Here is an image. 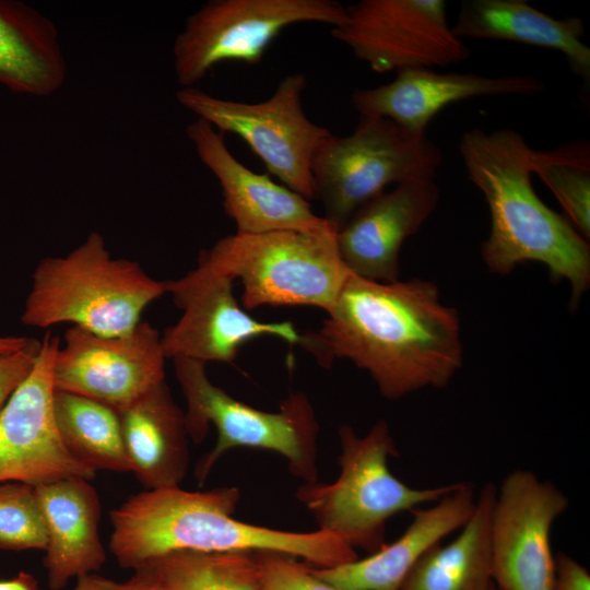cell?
Segmentation results:
<instances>
[{
	"instance_id": "1",
	"label": "cell",
	"mask_w": 590,
	"mask_h": 590,
	"mask_svg": "<svg viewBox=\"0 0 590 590\" xmlns=\"http://www.w3.org/2000/svg\"><path fill=\"white\" fill-rule=\"evenodd\" d=\"M327 314L299 345L321 367L350 359L389 400L445 387L462 366L458 311L430 281L381 283L352 273Z\"/></svg>"
},
{
	"instance_id": "2",
	"label": "cell",
	"mask_w": 590,
	"mask_h": 590,
	"mask_svg": "<svg viewBox=\"0 0 590 590\" xmlns=\"http://www.w3.org/2000/svg\"><path fill=\"white\" fill-rule=\"evenodd\" d=\"M532 151L526 138L510 128L489 132L472 128L460 138L468 178L483 193L491 214L481 255L488 270L502 275L523 262L543 263L553 282H569L574 311L590 284L589 240L536 194Z\"/></svg>"
},
{
	"instance_id": "3",
	"label": "cell",
	"mask_w": 590,
	"mask_h": 590,
	"mask_svg": "<svg viewBox=\"0 0 590 590\" xmlns=\"http://www.w3.org/2000/svg\"><path fill=\"white\" fill-rule=\"evenodd\" d=\"M239 498L236 487L191 492L178 486L140 492L110 512V553L122 568L133 571L174 551H274L318 568L358 558L353 547L321 530L291 532L237 520L233 514Z\"/></svg>"
},
{
	"instance_id": "4",
	"label": "cell",
	"mask_w": 590,
	"mask_h": 590,
	"mask_svg": "<svg viewBox=\"0 0 590 590\" xmlns=\"http://www.w3.org/2000/svg\"><path fill=\"white\" fill-rule=\"evenodd\" d=\"M165 293L166 282L135 261L111 257L103 235L91 232L68 255L39 262L21 321L37 328L71 322L99 335H121Z\"/></svg>"
},
{
	"instance_id": "5",
	"label": "cell",
	"mask_w": 590,
	"mask_h": 590,
	"mask_svg": "<svg viewBox=\"0 0 590 590\" xmlns=\"http://www.w3.org/2000/svg\"><path fill=\"white\" fill-rule=\"evenodd\" d=\"M340 474L330 484L305 483L296 498L312 514L319 530L370 553L385 543L387 521L394 515L435 503L457 483L429 488L408 486L388 468L398 456L388 423L379 420L363 437L352 426L339 428Z\"/></svg>"
},
{
	"instance_id": "6",
	"label": "cell",
	"mask_w": 590,
	"mask_h": 590,
	"mask_svg": "<svg viewBox=\"0 0 590 590\" xmlns=\"http://www.w3.org/2000/svg\"><path fill=\"white\" fill-rule=\"evenodd\" d=\"M337 234V229L235 233L202 250L198 263L239 279L247 310L311 306L327 311L352 274L341 259Z\"/></svg>"
},
{
	"instance_id": "7",
	"label": "cell",
	"mask_w": 590,
	"mask_h": 590,
	"mask_svg": "<svg viewBox=\"0 0 590 590\" xmlns=\"http://www.w3.org/2000/svg\"><path fill=\"white\" fill-rule=\"evenodd\" d=\"M173 359L187 403L188 436L198 444L205 438L210 425L217 432L215 446L196 465L194 475L200 484L226 451L238 447L274 451L287 461L293 475L305 483L317 481L319 424L305 393L290 394L278 412L262 411L213 385L204 363L187 357Z\"/></svg>"
},
{
	"instance_id": "8",
	"label": "cell",
	"mask_w": 590,
	"mask_h": 590,
	"mask_svg": "<svg viewBox=\"0 0 590 590\" xmlns=\"http://www.w3.org/2000/svg\"><path fill=\"white\" fill-rule=\"evenodd\" d=\"M442 153L426 133L408 131L382 117L359 116L352 133H331L317 150L311 177L324 219L338 231L389 185L434 179Z\"/></svg>"
},
{
	"instance_id": "9",
	"label": "cell",
	"mask_w": 590,
	"mask_h": 590,
	"mask_svg": "<svg viewBox=\"0 0 590 590\" xmlns=\"http://www.w3.org/2000/svg\"><path fill=\"white\" fill-rule=\"evenodd\" d=\"M306 85V75L295 72L283 78L273 94L259 103L221 98L197 86L181 87L176 99L220 133L243 139L270 174L310 200L315 199L312 160L331 132L306 116L302 106Z\"/></svg>"
},
{
	"instance_id": "10",
	"label": "cell",
	"mask_w": 590,
	"mask_h": 590,
	"mask_svg": "<svg viewBox=\"0 0 590 590\" xmlns=\"http://www.w3.org/2000/svg\"><path fill=\"white\" fill-rule=\"evenodd\" d=\"M346 16V7L334 0H209L174 40L176 80L192 87L220 62L257 64L285 27L314 22L332 28Z\"/></svg>"
},
{
	"instance_id": "11",
	"label": "cell",
	"mask_w": 590,
	"mask_h": 590,
	"mask_svg": "<svg viewBox=\"0 0 590 590\" xmlns=\"http://www.w3.org/2000/svg\"><path fill=\"white\" fill-rule=\"evenodd\" d=\"M346 11L331 35L375 72L444 68L470 56L449 25L444 0H361Z\"/></svg>"
},
{
	"instance_id": "12",
	"label": "cell",
	"mask_w": 590,
	"mask_h": 590,
	"mask_svg": "<svg viewBox=\"0 0 590 590\" xmlns=\"http://www.w3.org/2000/svg\"><path fill=\"white\" fill-rule=\"evenodd\" d=\"M568 499L533 472L515 470L496 488L491 516L492 578L498 590H552L554 521Z\"/></svg>"
},
{
	"instance_id": "13",
	"label": "cell",
	"mask_w": 590,
	"mask_h": 590,
	"mask_svg": "<svg viewBox=\"0 0 590 590\" xmlns=\"http://www.w3.org/2000/svg\"><path fill=\"white\" fill-rule=\"evenodd\" d=\"M165 359L161 334L149 322L121 335L73 326L55 353L54 387L120 412L165 381Z\"/></svg>"
},
{
	"instance_id": "14",
	"label": "cell",
	"mask_w": 590,
	"mask_h": 590,
	"mask_svg": "<svg viewBox=\"0 0 590 590\" xmlns=\"http://www.w3.org/2000/svg\"><path fill=\"white\" fill-rule=\"evenodd\" d=\"M166 292L182 309L179 320L161 335L166 358L232 364L244 344L263 335L299 344L300 334L291 321L264 322L251 317L234 296L233 279L203 264L179 280L167 281Z\"/></svg>"
},
{
	"instance_id": "15",
	"label": "cell",
	"mask_w": 590,
	"mask_h": 590,
	"mask_svg": "<svg viewBox=\"0 0 590 590\" xmlns=\"http://www.w3.org/2000/svg\"><path fill=\"white\" fill-rule=\"evenodd\" d=\"M59 344V338L45 334L33 368L0 410V483L36 486L96 475L66 449L55 423L52 364Z\"/></svg>"
},
{
	"instance_id": "16",
	"label": "cell",
	"mask_w": 590,
	"mask_h": 590,
	"mask_svg": "<svg viewBox=\"0 0 590 590\" xmlns=\"http://www.w3.org/2000/svg\"><path fill=\"white\" fill-rule=\"evenodd\" d=\"M186 132L201 163L219 180L223 209L235 222L236 233L319 234L337 229L323 216L314 213L304 197L240 163L228 150L223 134L209 122L197 118L187 126Z\"/></svg>"
},
{
	"instance_id": "17",
	"label": "cell",
	"mask_w": 590,
	"mask_h": 590,
	"mask_svg": "<svg viewBox=\"0 0 590 590\" xmlns=\"http://www.w3.org/2000/svg\"><path fill=\"white\" fill-rule=\"evenodd\" d=\"M439 197L434 179L409 180L361 205L337 234L349 271L381 283L398 281L401 246L435 211Z\"/></svg>"
},
{
	"instance_id": "18",
	"label": "cell",
	"mask_w": 590,
	"mask_h": 590,
	"mask_svg": "<svg viewBox=\"0 0 590 590\" xmlns=\"http://www.w3.org/2000/svg\"><path fill=\"white\" fill-rule=\"evenodd\" d=\"M396 73L389 83L356 88L351 102L359 116L387 118L414 133H426L432 119L452 103L479 96L534 95L545 87L542 80L524 74L438 73L428 68Z\"/></svg>"
},
{
	"instance_id": "19",
	"label": "cell",
	"mask_w": 590,
	"mask_h": 590,
	"mask_svg": "<svg viewBox=\"0 0 590 590\" xmlns=\"http://www.w3.org/2000/svg\"><path fill=\"white\" fill-rule=\"evenodd\" d=\"M476 503L474 488L459 482L428 508L413 509V519L391 544L365 558L311 570L342 590H399L418 560L446 535L461 529Z\"/></svg>"
},
{
	"instance_id": "20",
	"label": "cell",
	"mask_w": 590,
	"mask_h": 590,
	"mask_svg": "<svg viewBox=\"0 0 590 590\" xmlns=\"http://www.w3.org/2000/svg\"><path fill=\"white\" fill-rule=\"evenodd\" d=\"M47 531L44 567L51 590L97 573L107 559L98 526L99 497L90 480L73 476L35 486Z\"/></svg>"
},
{
	"instance_id": "21",
	"label": "cell",
	"mask_w": 590,
	"mask_h": 590,
	"mask_svg": "<svg viewBox=\"0 0 590 590\" xmlns=\"http://www.w3.org/2000/svg\"><path fill=\"white\" fill-rule=\"evenodd\" d=\"M118 413L130 472L146 489L178 487L188 470L189 436L166 382Z\"/></svg>"
},
{
	"instance_id": "22",
	"label": "cell",
	"mask_w": 590,
	"mask_h": 590,
	"mask_svg": "<svg viewBox=\"0 0 590 590\" xmlns=\"http://www.w3.org/2000/svg\"><path fill=\"white\" fill-rule=\"evenodd\" d=\"M451 28L462 40H508L560 51L574 74L590 83V48L578 16L554 19L523 0H465Z\"/></svg>"
},
{
	"instance_id": "23",
	"label": "cell",
	"mask_w": 590,
	"mask_h": 590,
	"mask_svg": "<svg viewBox=\"0 0 590 590\" xmlns=\"http://www.w3.org/2000/svg\"><path fill=\"white\" fill-rule=\"evenodd\" d=\"M68 64L56 24L17 0H0V86L47 97L66 83Z\"/></svg>"
},
{
	"instance_id": "24",
	"label": "cell",
	"mask_w": 590,
	"mask_h": 590,
	"mask_svg": "<svg viewBox=\"0 0 590 590\" xmlns=\"http://www.w3.org/2000/svg\"><path fill=\"white\" fill-rule=\"evenodd\" d=\"M496 488L483 486L474 510L455 540L432 547L399 590H493L491 516Z\"/></svg>"
},
{
	"instance_id": "25",
	"label": "cell",
	"mask_w": 590,
	"mask_h": 590,
	"mask_svg": "<svg viewBox=\"0 0 590 590\" xmlns=\"http://www.w3.org/2000/svg\"><path fill=\"white\" fill-rule=\"evenodd\" d=\"M54 417L60 439L79 462L93 470L130 472L119 413L90 398L56 390Z\"/></svg>"
},
{
	"instance_id": "26",
	"label": "cell",
	"mask_w": 590,
	"mask_h": 590,
	"mask_svg": "<svg viewBox=\"0 0 590 590\" xmlns=\"http://www.w3.org/2000/svg\"><path fill=\"white\" fill-rule=\"evenodd\" d=\"M138 569L149 571L166 590H260L253 553L174 551Z\"/></svg>"
},
{
	"instance_id": "27",
	"label": "cell",
	"mask_w": 590,
	"mask_h": 590,
	"mask_svg": "<svg viewBox=\"0 0 590 590\" xmlns=\"http://www.w3.org/2000/svg\"><path fill=\"white\" fill-rule=\"evenodd\" d=\"M531 170L553 192L564 216L590 238V143L577 139L551 150H533Z\"/></svg>"
},
{
	"instance_id": "28",
	"label": "cell",
	"mask_w": 590,
	"mask_h": 590,
	"mask_svg": "<svg viewBox=\"0 0 590 590\" xmlns=\"http://www.w3.org/2000/svg\"><path fill=\"white\" fill-rule=\"evenodd\" d=\"M47 531L35 486L0 483V550H42Z\"/></svg>"
},
{
	"instance_id": "29",
	"label": "cell",
	"mask_w": 590,
	"mask_h": 590,
	"mask_svg": "<svg viewBox=\"0 0 590 590\" xmlns=\"http://www.w3.org/2000/svg\"><path fill=\"white\" fill-rule=\"evenodd\" d=\"M260 590H342L317 576L296 557L274 552H253Z\"/></svg>"
},
{
	"instance_id": "30",
	"label": "cell",
	"mask_w": 590,
	"mask_h": 590,
	"mask_svg": "<svg viewBox=\"0 0 590 590\" xmlns=\"http://www.w3.org/2000/svg\"><path fill=\"white\" fill-rule=\"evenodd\" d=\"M40 341L34 340L27 347L0 355V410L34 366Z\"/></svg>"
},
{
	"instance_id": "31",
	"label": "cell",
	"mask_w": 590,
	"mask_h": 590,
	"mask_svg": "<svg viewBox=\"0 0 590 590\" xmlns=\"http://www.w3.org/2000/svg\"><path fill=\"white\" fill-rule=\"evenodd\" d=\"M72 590H166L149 571L134 570L127 580H115L105 576L90 574L75 580Z\"/></svg>"
},
{
	"instance_id": "32",
	"label": "cell",
	"mask_w": 590,
	"mask_h": 590,
	"mask_svg": "<svg viewBox=\"0 0 590 590\" xmlns=\"http://www.w3.org/2000/svg\"><path fill=\"white\" fill-rule=\"evenodd\" d=\"M552 590H590V575L585 566L566 554L555 557Z\"/></svg>"
},
{
	"instance_id": "33",
	"label": "cell",
	"mask_w": 590,
	"mask_h": 590,
	"mask_svg": "<svg viewBox=\"0 0 590 590\" xmlns=\"http://www.w3.org/2000/svg\"><path fill=\"white\" fill-rule=\"evenodd\" d=\"M0 590H38V586L33 575L20 571L11 579L0 580Z\"/></svg>"
},
{
	"instance_id": "34",
	"label": "cell",
	"mask_w": 590,
	"mask_h": 590,
	"mask_svg": "<svg viewBox=\"0 0 590 590\" xmlns=\"http://www.w3.org/2000/svg\"><path fill=\"white\" fill-rule=\"evenodd\" d=\"M34 340L24 337H0V355L19 352L32 344Z\"/></svg>"
},
{
	"instance_id": "35",
	"label": "cell",
	"mask_w": 590,
	"mask_h": 590,
	"mask_svg": "<svg viewBox=\"0 0 590 590\" xmlns=\"http://www.w3.org/2000/svg\"><path fill=\"white\" fill-rule=\"evenodd\" d=\"M493 590H498L495 586L493 587Z\"/></svg>"
}]
</instances>
